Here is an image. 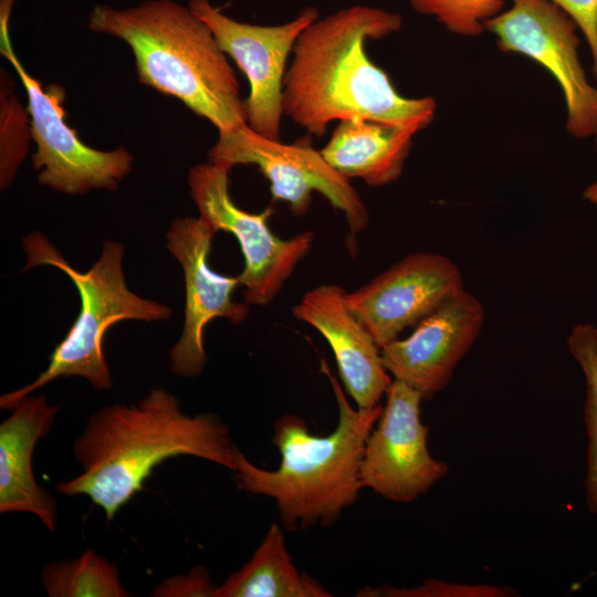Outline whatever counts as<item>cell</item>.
<instances>
[{"label":"cell","mask_w":597,"mask_h":597,"mask_svg":"<svg viewBox=\"0 0 597 597\" xmlns=\"http://www.w3.org/2000/svg\"><path fill=\"white\" fill-rule=\"evenodd\" d=\"M401 25L399 13L363 4L308 24L285 73L284 114L316 137L333 121L356 117L426 128L436 101L402 96L365 51L367 40L388 36Z\"/></svg>","instance_id":"1"},{"label":"cell","mask_w":597,"mask_h":597,"mask_svg":"<svg viewBox=\"0 0 597 597\" xmlns=\"http://www.w3.org/2000/svg\"><path fill=\"white\" fill-rule=\"evenodd\" d=\"M235 448L218 416H189L175 395L154 388L137 404L106 406L90 417L73 444L83 472L56 490L88 496L111 521L163 461L192 455L233 471Z\"/></svg>","instance_id":"2"},{"label":"cell","mask_w":597,"mask_h":597,"mask_svg":"<svg viewBox=\"0 0 597 597\" xmlns=\"http://www.w3.org/2000/svg\"><path fill=\"white\" fill-rule=\"evenodd\" d=\"M87 27L129 45L142 84L176 97L218 130L247 124L227 54L188 6L174 0H147L127 9L96 4Z\"/></svg>","instance_id":"3"},{"label":"cell","mask_w":597,"mask_h":597,"mask_svg":"<svg viewBox=\"0 0 597 597\" xmlns=\"http://www.w3.org/2000/svg\"><path fill=\"white\" fill-rule=\"evenodd\" d=\"M322 365L338 405L334 431L315 436L303 418L285 413L273 425L272 442L281 453L277 469L259 468L238 448L234 451L239 489L272 498L283 525L290 530L332 525L357 501L363 489L365 444L383 411L380 405L350 407L335 377L325 363Z\"/></svg>","instance_id":"4"},{"label":"cell","mask_w":597,"mask_h":597,"mask_svg":"<svg viewBox=\"0 0 597 597\" xmlns=\"http://www.w3.org/2000/svg\"><path fill=\"white\" fill-rule=\"evenodd\" d=\"M22 248L27 256L23 272L39 265L56 268L75 285L81 306L67 334L53 349L48 367L31 384L2 395L0 407L12 409L22 398L64 376H81L95 389H109L113 380L103 349L106 332L125 320H168L172 311L128 289L123 271L125 249L118 242L105 241L98 260L85 272L75 269L41 232L24 237Z\"/></svg>","instance_id":"5"},{"label":"cell","mask_w":597,"mask_h":597,"mask_svg":"<svg viewBox=\"0 0 597 597\" xmlns=\"http://www.w3.org/2000/svg\"><path fill=\"white\" fill-rule=\"evenodd\" d=\"M14 0H0V51L20 77L28 98L32 156L38 180L54 191L83 195L91 190H116L132 170L134 157L124 147L98 150L85 145L64 121L59 86L44 90L15 55L9 36Z\"/></svg>","instance_id":"6"},{"label":"cell","mask_w":597,"mask_h":597,"mask_svg":"<svg viewBox=\"0 0 597 597\" xmlns=\"http://www.w3.org/2000/svg\"><path fill=\"white\" fill-rule=\"evenodd\" d=\"M208 159L231 168L255 165L269 180L273 200L285 202L295 217L308 211L316 191L344 213L353 237L368 227L369 212L356 189L312 146L308 137L284 144L265 138L244 124L218 130Z\"/></svg>","instance_id":"7"},{"label":"cell","mask_w":597,"mask_h":597,"mask_svg":"<svg viewBox=\"0 0 597 597\" xmlns=\"http://www.w3.org/2000/svg\"><path fill=\"white\" fill-rule=\"evenodd\" d=\"M231 167L208 161L190 168L189 192L212 229L232 233L244 258L239 274L244 302L264 306L272 302L296 265L310 253L315 234L304 231L290 239L274 234L268 224L271 208L253 213L239 208L229 191Z\"/></svg>","instance_id":"8"},{"label":"cell","mask_w":597,"mask_h":597,"mask_svg":"<svg viewBox=\"0 0 597 597\" xmlns=\"http://www.w3.org/2000/svg\"><path fill=\"white\" fill-rule=\"evenodd\" d=\"M511 7L488 20L484 29L502 51L536 61L557 81L566 104V129L577 139L597 129V87L578 55L577 24L551 0H510Z\"/></svg>","instance_id":"9"},{"label":"cell","mask_w":597,"mask_h":597,"mask_svg":"<svg viewBox=\"0 0 597 597\" xmlns=\"http://www.w3.org/2000/svg\"><path fill=\"white\" fill-rule=\"evenodd\" d=\"M188 8L207 23L223 52L245 74L248 126L265 138L281 140L286 63L302 31L318 19V9L307 7L283 24L258 25L231 19L209 0H189Z\"/></svg>","instance_id":"10"},{"label":"cell","mask_w":597,"mask_h":597,"mask_svg":"<svg viewBox=\"0 0 597 597\" xmlns=\"http://www.w3.org/2000/svg\"><path fill=\"white\" fill-rule=\"evenodd\" d=\"M386 396L365 444L360 480L363 488L387 500L408 503L442 479L449 467L429 453L428 428L420 419L422 395L394 379Z\"/></svg>","instance_id":"11"},{"label":"cell","mask_w":597,"mask_h":597,"mask_svg":"<svg viewBox=\"0 0 597 597\" xmlns=\"http://www.w3.org/2000/svg\"><path fill=\"white\" fill-rule=\"evenodd\" d=\"M216 233L201 217L176 218L166 233V247L182 268L186 287L184 328L170 350V369L186 378L199 376L208 362L203 347L206 326L214 318L239 325L249 315V304L232 300L240 285L239 275L224 276L210 266Z\"/></svg>","instance_id":"12"},{"label":"cell","mask_w":597,"mask_h":597,"mask_svg":"<svg viewBox=\"0 0 597 597\" xmlns=\"http://www.w3.org/2000/svg\"><path fill=\"white\" fill-rule=\"evenodd\" d=\"M463 289L457 264L446 255L411 253L353 292L348 308L381 348Z\"/></svg>","instance_id":"13"},{"label":"cell","mask_w":597,"mask_h":597,"mask_svg":"<svg viewBox=\"0 0 597 597\" xmlns=\"http://www.w3.org/2000/svg\"><path fill=\"white\" fill-rule=\"evenodd\" d=\"M485 321L478 297L462 289L415 325L406 338L380 348L387 371L430 399L450 383Z\"/></svg>","instance_id":"14"},{"label":"cell","mask_w":597,"mask_h":597,"mask_svg":"<svg viewBox=\"0 0 597 597\" xmlns=\"http://www.w3.org/2000/svg\"><path fill=\"white\" fill-rule=\"evenodd\" d=\"M338 284H323L307 291L293 306V316L314 327L333 350L344 389L357 408L380 405L391 379L380 347L355 317Z\"/></svg>","instance_id":"15"},{"label":"cell","mask_w":597,"mask_h":597,"mask_svg":"<svg viewBox=\"0 0 597 597\" xmlns=\"http://www.w3.org/2000/svg\"><path fill=\"white\" fill-rule=\"evenodd\" d=\"M59 409L43 395H29L0 425V513L34 514L51 532L57 522L56 502L36 483L32 455L38 440L50 432Z\"/></svg>","instance_id":"16"},{"label":"cell","mask_w":597,"mask_h":597,"mask_svg":"<svg viewBox=\"0 0 597 597\" xmlns=\"http://www.w3.org/2000/svg\"><path fill=\"white\" fill-rule=\"evenodd\" d=\"M421 129L369 118L341 121L321 149L327 163L346 178L381 187L402 172L413 136Z\"/></svg>","instance_id":"17"},{"label":"cell","mask_w":597,"mask_h":597,"mask_svg":"<svg viewBox=\"0 0 597 597\" xmlns=\"http://www.w3.org/2000/svg\"><path fill=\"white\" fill-rule=\"evenodd\" d=\"M329 596L320 582L293 564L281 527L272 523L250 561L218 586L216 597Z\"/></svg>","instance_id":"18"},{"label":"cell","mask_w":597,"mask_h":597,"mask_svg":"<svg viewBox=\"0 0 597 597\" xmlns=\"http://www.w3.org/2000/svg\"><path fill=\"white\" fill-rule=\"evenodd\" d=\"M42 583L51 597H128L122 586L118 567L86 549L72 561H60L45 566Z\"/></svg>","instance_id":"19"},{"label":"cell","mask_w":597,"mask_h":597,"mask_svg":"<svg viewBox=\"0 0 597 597\" xmlns=\"http://www.w3.org/2000/svg\"><path fill=\"white\" fill-rule=\"evenodd\" d=\"M568 349L585 377L584 419L588 437L585 489L587 506L597 513V326L577 324L568 336Z\"/></svg>","instance_id":"20"},{"label":"cell","mask_w":597,"mask_h":597,"mask_svg":"<svg viewBox=\"0 0 597 597\" xmlns=\"http://www.w3.org/2000/svg\"><path fill=\"white\" fill-rule=\"evenodd\" d=\"M504 0H410L411 8L420 14L432 15L448 31L478 36L484 23L502 12Z\"/></svg>","instance_id":"21"},{"label":"cell","mask_w":597,"mask_h":597,"mask_svg":"<svg viewBox=\"0 0 597 597\" xmlns=\"http://www.w3.org/2000/svg\"><path fill=\"white\" fill-rule=\"evenodd\" d=\"M2 86L4 87L3 83ZM1 90V147H0V184L6 189L13 180L15 172L27 156L28 140L31 135L27 126V116L14 95Z\"/></svg>","instance_id":"22"},{"label":"cell","mask_w":597,"mask_h":597,"mask_svg":"<svg viewBox=\"0 0 597 597\" xmlns=\"http://www.w3.org/2000/svg\"><path fill=\"white\" fill-rule=\"evenodd\" d=\"M511 589L491 585L449 584L429 579L413 588H398L391 585L366 586L357 593L360 597H496L510 596Z\"/></svg>","instance_id":"23"},{"label":"cell","mask_w":597,"mask_h":597,"mask_svg":"<svg viewBox=\"0 0 597 597\" xmlns=\"http://www.w3.org/2000/svg\"><path fill=\"white\" fill-rule=\"evenodd\" d=\"M218 586L203 566L195 567L188 575H178L161 583L153 596L216 597Z\"/></svg>","instance_id":"24"},{"label":"cell","mask_w":597,"mask_h":597,"mask_svg":"<svg viewBox=\"0 0 597 597\" xmlns=\"http://www.w3.org/2000/svg\"><path fill=\"white\" fill-rule=\"evenodd\" d=\"M567 13L583 32L588 44L594 76L597 80V0H551Z\"/></svg>","instance_id":"25"},{"label":"cell","mask_w":597,"mask_h":597,"mask_svg":"<svg viewBox=\"0 0 597 597\" xmlns=\"http://www.w3.org/2000/svg\"><path fill=\"white\" fill-rule=\"evenodd\" d=\"M585 200L597 207V180L590 184L583 193Z\"/></svg>","instance_id":"26"},{"label":"cell","mask_w":597,"mask_h":597,"mask_svg":"<svg viewBox=\"0 0 597 597\" xmlns=\"http://www.w3.org/2000/svg\"><path fill=\"white\" fill-rule=\"evenodd\" d=\"M594 138H595L596 151H597V129H596V132H595V134H594Z\"/></svg>","instance_id":"27"}]
</instances>
